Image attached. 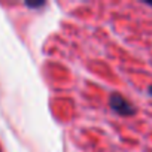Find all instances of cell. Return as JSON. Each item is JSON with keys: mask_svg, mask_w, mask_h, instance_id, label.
Here are the masks:
<instances>
[{"mask_svg": "<svg viewBox=\"0 0 152 152\" xmlns=\"http://www.w3.org/2000/svg\"><path fill=\"white\" fill-rule=\"evenodd\" d=\"M109 104H110L113 112H116L122 116H128V115H133L136 112L134 106L127 99H124L121 94H112L110 100H109Z\"/></svg>", "mask_w": 152, "mask_h": 152, "instance_id": "6da1fadb", "label": "cell"}, {"mask_svg": "<svg viewBox=\"0 0 152 152\" xmlns=\"http://www.w3.org/2000/svg\"><path fill=\"white\" fill-rule=\"evenodd\" d=\"M149 94H151V96H152V87H151V88H149Z\"/></svg>", "mask_w": 152, "mask_h": 152, "instance_id": "7a4b0ae2", "label": "cell"}]
</instances>
